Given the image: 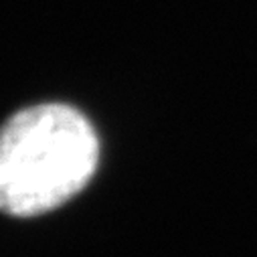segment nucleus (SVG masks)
<instances>
[{"mask_svg": "<svg viewBox=\"0 0 257 257\" xmlns=\"http://www.w3.org/2000/svg\"><path fill=\"white\" fill-rule=\"evenodd\" d=\"M99 158L89 119L65 103H41L0 127V211L33 217L57 209L91 180Z\"/></svg>", "mask_w": 257, "mask_h": 257, "instance_id": "f257e3e1", "label": "nucleus"}]
</instances>
